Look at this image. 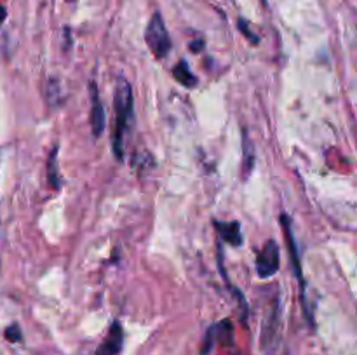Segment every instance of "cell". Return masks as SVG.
I'll use <instances>...</instances> for the list:
<instances>
[{
	"label": "cell",
	"mask_w": 357,
	"mask_h": 355,
	"mask_svg": "<svg viewBox=\"0 0 357 355\" xmlns=\"http://www.w3.org/2000/svg\"><path fill=\"white\" fill-rule=\"evenodd\" d=\"M115 127L112 134V148L117 160L124 159V136L132 120V90L126 79L117 82L115 89Z\"/></svg>",
	"instance_id": "obj_1"
},
{
	"label": "cell",
	"mask_w": 357,
	"mask_h": 355,
	"mask_svg": "<svg viewBox=\"0 0 357 355\" xmlns=\"http://www.w3.org/2000/svg\"><path fill=\"white\" fill-rule=\"evenodd\" d=\"M145 42L157 59H164L171 51V37L167 33L162 14L153 13L145 30Z\"/></svg>",
	"instance_id": "obj_2"
},
{
	"label": "cell",
	"mask_w": 357,
	"mask_h": 355,
	"mask_svg": "<svg viewBox=\"0 0 357 355\" xmlns=\"http://www.w3.org/2000/svg\"><path fill=\"white\" fill-rule=\"evenodd\" d=\"M281 226L284 230V237L286 242H288L289 247V254H291V261H293V268H295V275L300 282V291H302V306L305 310V315L309 319V322H312V313H310L309 305H307V298H305V281H303V271L302 267H300V254H298V247H296L295 237H293V230H291V221H289L288 214L281 216Z\"/></svg>",
	"instance_id": "obj_3"
},
{
	"label": "cell",
	"mask_w": 357,
	"mask_h": 355,
	"mask_svg": "<svg viewBox=\"0 0 357 355\" xmlns=\"http://www.w3.org/2000/svg\"><path fill=\"white\" fill-rule=\"evenodd\" d=\"M279 270V246L275 240H267L257 256V271L261 278H268Z\"/></svg>",
	"instance_id": "obj_4"
},
{
	"label": "cell",
	"mask_w": 357,
	"mask_h": 355,
	"mask_svg": "<svg viewBox=\"0 0 357 355\" xmlns=\"http://www.w3.org/2000/svg\"><path fill=\"white\" fill-rule=\"evenodd\" d=\"M89 100H91V113H89V122H91V131H93L94 138H100L105 131V110L103 104L100 101V93H98V87L94 82H89Z\"/></svg>",
	"instance_id": "obj_5"
},
{
	"label": "cell",
	"mask_w": 357,
	"mask_h": 355,
	"mask_svg": "<svg viewBox=\"0 0 357 355\" xmlns=\"http://www.w3.org/2000/svg\"><path fill=\"white\" fill-rule=\"evenodd\" d=\"M122 343H124V331H122L121 324L114 322L107 338L98 347L96 355H119V352L122 350Z\"/></svg>",
	"instance_id": "obj_6"
},
{
	"label": "cell",
	"mask_w": 357,
	"mask_h": 355,
	"mask_svg": "<svg viewBox=\"0 0 357 355\" xmlns=\"http://www.w3.org/2000/svg\"><path fill=\"white\" fill-rule=\"evenodd\" d=\"M215 341H223V343L232 341V326H230L229 320H223V322L209 327L204 338V345H202V355H208L211 352Z\"/></svg>",
	"instance_id": "obj_7"
},
{
	"label": "cell",
	"mask_w": 357,
	"mask_h": 355,
	"mask_svg": "<svg viewBox=\"0 0 357 355\" xmlns=\"http://www.w3.org/2000/svg\"><path fill=\"white\" fill-rule=\"evenodd\" d=\"M215 228L220 233L225 242L232 244V246H241L243 244V235H241V225L237 221H216L215 219Z\"/></svg>",
	"instance_id": "obj_8"
},
{
	"label": "cell",
	"mask_w": 357,
	"mask_h": 355,
	"mask_svg": "<svg viewBox=\"0 0 357 355\" xmlns=\"http://www.w3.org/2000/svg\"><path fill=\"white\" fill-rule=\"evenodd\" d=\"M173 75H174V79H176L181 86L187 87V89L197 86V77L190 72V68H188V65L185 59H181V61L174 66Z\"/></svg>",
	"instance_id": "obj_9"
},
{
	"label": "cell",
	"mask_w": 357,
	"mask_h": 355,
	"mask_svg": "<svg viewBox=\"0 0 357 355\" xmlns=\"http://www.w3.org/2000/svg\"><path fill=\"white\" fill-rule=\"evenodd\" d=\"M56 157H58V146H54V148H52V152L49 153L47 180H49V184H51V187L54 188V190H59V187H61V181H59L58 160H56Z\"/></svg>",
	"instance_id": "obj_10"
},
{
	"label": "cell",
	"mask_w": 357,
	"mask_h": 355,
	"mask_svg": "<svg viewBox=\"0 0 357 355\" xmlns=\"http://www.w3.org/2000/svg\"><path fill=\"white\" fill-rule=\"evenodd\" d=\"M243 145H244V157L248 155V159L244 160V166L248 164V173H250L251 167H253V148H251V141H250V138H248L246 132H244Z\"/></svg>",
	"instance_id": "obj_11"
},
{
	"label": "cell",
	"mask_w": 357,
	"mask_h": 355,
	"mask_svg": "<svg viewBox=\"0 0 357 355\" xmlns=\"http://www.w3.org/2000/svg\"><path fill=\"white\" fill-rule=\"evenodd\" d=\"M237 26H239V30L243 31L244 35H246L248 40H250L251 44H255V45L258 44V37H257V35L253 33V31L250 30V26H248V23H246V21L243 19V17H239V21H237Z\"/></svg>",
	"instance_id": "obj_12"
},
{
	"label": "cell",
	"mask_w": 357,
	"mask_h": 355,
	"mask_svg": "<svg viewBox=\"0 0 357 355\" xmlns=\"http://www.w3.org/2000/svg\"><path fill=\"white\" fill-rule=\"evenodd\" d=\"M6 338L10 341V343H17V341H21V331L20 327H17V324H13V326L7 327Z\"/></svg>",
	"instance_id": "obj_13"
},
{
	"label": "cell",
	"mask_w": 357,
	"mask_h": 355,
	"mask_svg": "<svg viewBox=\"0 0 357 355\" xmlns=\"http://www.w3.org/2000/svg\"><path fill=\"white\" fill-rule=\"evenodd\" d=\"M188 47H190L192 52H201L202 49H204V40H202V38H197V40L190 42V45H188Z\"/></svg>",
	"instance_id": "obj_14"
},
{
	"label": "cell",
	"mask_w": 357,
	"mask_h": 355,
	"mask_svg": "<svg viewBox=\"0 0 357 355\" xmlns=\"http://www.w3.org/2000/svg\"><path fill=\"white\" fill-rule=\"evenodd\" d=\"M6 17H7V10H6V7L0 6V24H2L3 21H6Z\"/></svg>",
	"instance_id": "obj_15"
},
{
	"label": "cell",
	"mask_w": 357,
	"mask_h": 355,
	"mask_svg": "<svg viewBox=\"0 0 357 355\" xmlns=\"http://www.w3.org/2000/svg\"><path fill=\"white\" fill-rule=\"evenodd\" d=\"M264 2H265V0H264Z\"/></svg>",
	"instance_id": "obj_16"
}]
</instances>
